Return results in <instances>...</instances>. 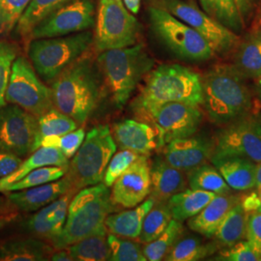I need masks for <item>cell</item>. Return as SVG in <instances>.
Here are the masks:
<instances>
[{
  "mask_svg": "<svg viewBox=\"0 0 261 261\" xmlns=\"http://www.w3.org/2000/svg\"><path fill=\"white\" fill-rule=\"evenodd\" d=\"M103 87L97 61L84 55L51 83L54 106L83 125L97 109Z\"/></svg>",
  "mask_w": 261,
  "mask_h": 261,
  "instance_id": "cell-1",
  "label": "cell"
},
{
  "mask_svg": "<svg viewBox=\"0 0 261 261\" xmlns=\"http://www.w3.org/2000/svg\"><path fill=\"white\" fill-rule=\"evenodd\" d=\"M172 102L202 106L201 76L185 66H159L145 76L144 84L134 99L132 108L140 119L145 120L155 109Z\"/></svg>",
  "mask_w": 261,
  "mask_h": 261,
  "instance_id": "cell-2",
  "label": "cell"
},
{
  "mask_svg": "<svg viewBox=\"0 0 261 261\" xmlns=\"http://www.w3.org/2000/svg\"><path fill=\"white\" fill-rule=\"evenodd\" d=\"M206 114L213 123L225 125L252 113L250 87L231 64H217L201 76Z\"/></svg>",
  "mask_w": 261,
  "mask_h": 261,
  "instance_id": "cell-3",
  "label": "cell"
},
{
  "mask_svg": "<svg viewBox=\"0 0 261 261\" xmlns=\"http://www.w3.org/2000/svg\"><path fill=\"white\" fill-rule=\"evenodd\" d=\"M97 65L103 77V85L111 94L112 103L118 109L130 100L143 79L154 67L143 44L101 51Z\"/></svg>",
  "mask_w": 261,
  "mask_h": 261,
  "instance_id": "cell-4",
  "label": "cell"
},
{
  "mask_svg": "<svg viewBox=\"0 0 261 261\" xmlns=\"http://www.w3.org/2000/svg\"><path fill=\"white\" fill-rule=\"evenodd\" d=\"M115 210L103 182L82 189L70 201L62 232L50 244L57 250L84 239L105 227L106 218Z\"/></svg>",
  "mask_w": 261,
  "mask_h": 261,
  "instance_id": "cell-5",
  "label": "cell"
},
{
  "mask_svg": "<svg viewBox=\"0 0 261 261\" xmlns=\"http://www.w3.org/2000/svg\"><path fill=\"white\" fill-rule=\"evenodd\" d=\"M93 41L90 30L60 37L32 39L28 43V57L41 80L51 84L66 68L87 54Z\"/></svg>",
  "mask_w": 261,
  "mask_h": 261,
  "instance_id": "cell-6",
  "label": "cell"
},
{
  "mask_svg": "<svg viewBox=\"0 0 261 261\" xmlns=\"http://www.w3.org/2000/svg\"><path fill=\"white\" fill-rule=\"evenodd\" d=\"M116 148L112 130L107 125H99L86 134L66 173L75 191L103 182Z\"/></svg>",
  "mask_w": 261,
  "mask_h": 261,
  "instance_id": "cell-7",
  "label": "cell"
},
{
  "mask_svg": "<svg viewBox=\"0 0 261 261\" xmlns=\"http://www.w3.org/2000/svg\"><path fill=\"white\" fill-rule=\"evenodd\" d=\"M151 29L159 41L173 55L188 61H207L214 51L200 34L163 8L148 9Z\"/></svg>",
  "mask_w": 261,
  "mask_h": 261,
  "instance_id": "cell-8",
  "label": "cell"
},
{
  "mask_svg": "<svg viewBox=\"0 0 261 261\" xmlns=\"http://www.w3.org/2000/svg\"><path fill=\"white\" fill-rule=\"evenodd\" d=\"M140 30L139 20L122 1L99 0L93 41L97 51L134 46Z\"/></svg>",
  "mask_w": 261,
  "mask_h": 261,
  "instance_id": "cell-9",
  "label": "cell"
},
{
  "mask_svg": "<svg viewBox=\"0 0 261 261\" xmlns=\"http://www.w3.org/2000/svg\"><path fill=\"white\" fill-rule=\"evenodd\" d=\"M153 6L168 11L204 38L215 55L224 56L234 51L240 38L205 12L187 0H152Z\"/></svg>",
  "mask_w": 261,
  "mask_h": 261,
  "instance_id": "cell-10",
  "label": "cell"
},
{
  "mask_svg": "<svg viewBox=\"0 0 261 261\" xmlns=\"http://www.w3.org/2000/svg\"><path fill=\"white\" fill-rule=\"evenodd\" d=\"M5 100L36 117L55 107L51 89L40 80L32 64L23 56L17 57L13 63Z\"/></svg>",
  "mask_w": 261,
  "mask_h": 261,
  "instance_id": "cell-11",
  "label": "cell"
},
{
  "mask_svg": "<svg viewBox=\"0 0 261 261\" xmlns=\"http://www.w3.org/2000/svg\"><path fill=\"white\" fill-rule=\"evenodd\" d=\"M219 130L212 157L236 156L261 162V118L250 113Z\"/></svg>",
  "mask_w": 261,
  "mask_h": 261,
  "instance_id": "cell-12",
  "label": "cell"
},
{
  "mask_svg": "<svg viewBox=\"0 0 261 261\" xmlns=\"http://www.w3.org/2000/svg\"><path fill=\"white\" fill-rule=\"evenodd\" d=\"M202 120L203 112L199 106L181 102L164 103L145 119L156 130L158 148L172 140L196 135Z\"/></svg>",
  "mask_w": 261,
  "mask_h": 261,
  "instance_id": "cell-13",
  "label": "cell"
},
{
  "mask_svg": "<svg viewBox=\"0 0 261 261\" xmlns=\"http://www.w3.org/2000/svg\"><path fill=\"white\" fill-rule=\"evenodd\" d=\"M96 12L95 0H72L39 21L28 40L60 37L89 30L95 27Z\"/></svg>",
  "mask_w": 261,
  "mask_h": 261,
  "instance_id": "cell-14",
  "label": "cell"
},
{
  "mask_svg": "<svg viewBox=\"0 0 261 261\" xmlns=\"http://www.w3.org/2000/svg\"><path fill=\"white\" fill-rule=\"evenodd\" d=\"M37 134L35 115L13 103L0 108V150L25 157L34 151Z\"/></svg>",
  "mask_w": 261,
  "mask_h": 261,
  "instance_id": "cell-15",
  "label": "cell"
},
{
  "mask_svg": "<svg viewBox=\"0 0 261 261\" xmlns=\"http://www.w3.org/2000/svg\"><path fill=\"white\" fill-rule=\"evenodd\" d=\"M113 204L133 208L143 202L150 195V163L148 156L142 155L126 169L112 185Z\"/></svg>",
  "mask_w": 261,
  "mask_h": 261,
  "instance_id": "cell-16",
  "label": "cell"
},
{
  "mask_svg": "<svg viewBox=\"0 0 261 261\" xmlns=\"http://www.w3.org/2000/svg\"><path fill=\"white\" fill-rule=\"evenodd\" d=\"M214 141L202 136H191L168 142L163 147V157L169 165L188 172L210 161Z\"/></svg>",
  "mask_w": 261,
  "mask_h": 261,
  "instance_id": "cell-17",
  "label": "cell"
},
{
  "mask_svg": "<svg viewBox=\"0 0 261 261\" xmlns=\"http://www.w3.org/2000/svg\"><path fill=\"white\" fill-rule=\"evenodd\" d=\"M71 191L75 192L70 178L65 174L58 180L40 186L8 192L6 196L8 203L19 211L36 212Z\"/></svg>",
  "mask_w": 261,
  "mask_h": 261,
  "instance_id": "cell-18",
  "label": "cell"
},
{
  "mask_svg": "<svg viewBox=\"0 0 261 261\" xmlns=\"http://www.w3.org/2000/svg\"><path fill=\"white\" fill-rule=\"evenodd\" d=\"M75 192L71 191L39 209L28 219L25 227L36 237L51 243L64 228L68 207Z\"/></svg>",
  "mask_w": 261,
  "mask_h": 261,
  "instance_id": "cell-19",
  "label": "cell"
},
{
  "mask_svg": "<svg viewBox=\"0 0 261 261\" xmlns=\"http://www.w3.org/2000/svg\"><path fill=\"white\" fill-rule=\"evenodd\" d=\"M112 137L122 149L149 156L158 148L157 134L151 125L144 121L126 119L113 125Z\"/></svg>",
  "mask_w": 261,
  "mask_h": 261,
  "instance_id": "cell-20",
  "label": "cell"
},
{
  "mask_svg": "<svg viewBox=\"0 0 261 261\" xmlns=\"http://www.w3.org/2000/svg\"><path fill=\"white\" fill-rule=\"evenodd\" d=\"M234 68L246 79L261 77V14L234 49Z\"/></svg>",
  "mask_w": 261,
  "mask_h": 261,
  "instance_id": "cell-21",
  "label": "cell"
},
{
  "mask_svg": "<svg viewBox=\"0 0 261 261\" xmlns=\"http://www.w3.org/2000/svg\"><path fill=\"white\" fill-rule=\"evenodd\" d=\"M150 182L149 196L159 202H167L188 185L185 172L169 165L163 156L155 157L150 164Z\"/></svg>",
  "mask_w": 261,
  "mask_h": 261,
  "instance_id": "cell-22",
  "label": "cell"
},
{
  "mask_svg": "<svg viewBox=\"0 0 261 261\" xmlns=\"http://www.w3.org/2000/svg\"><path fill=\"white\" fill-rule=\"evenodd\" d=\"M240 201V196L229 194L216 195L196 216L188 220V226L196 233L211 239L226 213Z\"/></svg>",
  "mask_w": 261,
  "mask_h": 261,
  "instance_id": "cell-23",
  "label": "cell"
},
{
  "mask_svg": "<svg viewBox=\"0 0 261 261\" xmlns=\"http://www.w3.org/2000/svg\"><path fill=\"white\" fill-rule=\"evenodd\" d=\"M210 161L231 190L245 192L254 188L256 164L252 160L224 156L212 157Z\"/></svg>",
  "mask_w": 261,
  "mask_h": 261,
  "instance_id": "cell-24",
  "label": "cell"
},
{
  "mask_svg": "<svg viewBox=\"0 0 261 261\" xmlns=\"http://www.w3.org/2000/svg\"><path fill=\"white\" fill-rule=\"evenodd\" d=\"M156 200L150 196L133 209L112 213L105 220V225L109 232L129 239L140 237L143 220Z\"/></svg>",
  "mask_w": 261,
  "mask_h": 261,
  "instance_id": "cell-25",
  "label": "cell"
},
{
  "mask_svg": "<svg viewBox=\"0 0 261 261\" xmlns=\"http://www.w3.org/2000/svg\"><path fill=\"white\" fill-rule=\"evenodd\" d=\"M55 248L40 238H15L0 245L1 261H46Z\"/></svg>",
  "mask_w": 261,
  "mask_h": 261,
  "instance_id": "cell-26",
  "label": "cell"
},
{
  "mask_svg": "<svg viewBox=\"0 0 261 261\" xmlns=\"http://www.w3.org/2000/svg\"><path fill=\"white\" fill-rule=\"evenodd\" d=\"M48 166L61 167L68 169L69 159L57 148L41 146L37 150L33 151L27 160L22 161L19 168L13 173L6 177L0 178V192L3 193L6 187L18 182L34 169Z\"/></svg>",
  "mask_w": 261,
  "mask_h": 261,
  "instance_id": "cell-27",
  "label": "cell"
},
{
  "mask_svg": "<svg viewBox=\"0 0 261 261\" xmlns=\"http://www.w3.org/2000/svg\"><path fill=\"white\" fill-rule=\"evenodd\" d=\"M217 194L201 190L185 189L171 196L167 203L172 219L184 222L198 214Z\"/></svg>",
  "mask_w": 261,
  "mask_h": 261,
  "instance_id": "cell-28",
  "label": "cell"
},
{
  "mask_svg": "<svg viewBox=\"0 0 261 261\" xmlns=\"http://www.w3.org/2000/svg\"><path fill=\"white\" fill-rule=\"evenodd\" d=\"M248 213L240 201L226 213L214 234L216 243L223 248L230 247L246 239Z\"/></svg>",
  "mask_w": 261,
  "mask_h": 261,
  "instance_id": "cell-29",
  "label": "cell"
},
{
  "mask_svg": "<svg viewBox=\"0 0 261 261\" xmlns=\"http://www.w3.org/2000/svg\"><path fill=\"white\" fill-rule=\"evenodd\" d=\"M107 233L108 229L105 226L66 248L74 261L110 260L111 252Z\"/></svg>",
  "mask_w": 261,
  "mask_h": 261,
  "instance_id": "cell-30",
  "label": "cell"
},
{
  "mask_svg": "<svg viewBox=\"0 0 261 261\" xmlns=\"http://www.w3.org/2000/svg\"><path fill=\"white\" fill-rule=\"evenodd\" d=\"M220 246L216 242L205 243L196 235H182L171 248L165 260L198 261L213 255Z\"/></svg>",
  "mask_w": 261,
  "mask_h": 261,
  "instance_id": "cell-31",
  "label": "cell"
},
{
  "mask_svg": "<svg viewBox=\"0 0 261 261\" xmlns=\"http://www.w3.org/2000/svg\"><path fill=\"white\" fill-rule=\"evenodd\" d=\"M187 173V182L191 189L211 192L217 195L231 192L217 168L207 163L191 169Z\"/></svg>",
  "mask_w": 261,
  "mask_h": 261,
  "instance_id": "cell-32",
  "label": "cell"
},
{
  "mask_svg": "<svg viewBox=\"0 0 261 261\" xmlns=\"http://www.w3.org/2000/svg\"><path fill=\"white\" fill-rule=\"evenodd\" d=\"M70 1L72 0H31L16 24L18 34L29 39L32 29L39 21Z\"/></svg>",
  "mask_w": 261,
  "mask_h": 261,
  "instance_id": "cell-33",
  "label": "cell"
},
{
  "mask_svg": "<svg viewBox=\"0 0 261 261\" xmlns=\"http://www.w3.org/2000/svg\"><path fill=\"white\" fill-rule=\"evenodd\" d=\"M38 134L34 151L40 147V141L47 136H62L77 129L79 124L56 107L37 117Z\"/></svg>",
  "mask_w": 261,
  "mask_h": 261,
  "instance_id": "cell-34",
  "label": "cell"
},
{
  "mask_svg": "<svg viewBox=\"0 0 261 261\" xmlns=\"http://www.w3.org/2000/svg\"><path fill=\"white\" fill-rule=\"evenodd\" d=\"M201 9L234 33H240L244 22L234 0H199Z\"/></svg>",
  "mask_w": 261,
  "mask_h": 261,
  "instance_id": "cell-35",
  "label": "cell"
},
{
  "mask_svg": "<svg viewBox=\"0 0 261 261\" xmlns=\"http://www.w3.org/2000/svg\"><path fill=\"white\" fill-rule=\"evenodd\" d=\"M185 232L182 222L172 219L167 228L152 242L147 243L142 251L146 260L159 261L165 259L171 248Z\"/></svg>",
  "mask_w": 261,
  "mask_h": 261,
  "instance_id": "cell-36",
  "label": "cell"
},
{
  "mask_svg": "<svg viewBox=\"0 0 261 261\" xmlns=\"http://www.w3.org/2000/svg\"><path fill=\"white\" fill-rule=\"evenodd\" d=\"M172 216L167 202L156 201L146 214L140 232V241L144 244L152 242L168 226Z\"/></svg>",
  "mask_w": 261,
  "mask_h": 261,
  "instance_id": "cell-37",
  "label": "cell"
},
{
  "mask_svg": "<svg viewBox=\"0 0 261 261\" xmlns=\"http://www.w3.org/2000/svg\"><path fill=\"white\" fill-rule=\"evenodd\" d=\"M67 168L54 166L36 168L33 171L29 172L24 177L21 178L18 182L6 187L3 193L21 191L56 181L63 177L67 173Z\"/></svg>",
  "mask_w": 261,
  "mask_h": 261,
  "instance_id": "cell-38",
  "label": "cell"
},
{
  "mask_svg": "<svg viewBox=\"0 0 261 261\" xmlns=\"http://www.w3.org/2000/svg\"><path fill=\"white\" fill-rule=\"evenodd\" d=\"M108 244L111 252L110 260L146 261L140 244L129 238L111 233L108 236Z\"/></svg>",
  "mask_w": 261,
  "mask_h": 261,
  "instance_id": "cell-39",
  "label": "cell"
},
{
  "mask_svg": "<svg viewBox=\"0 0 261 261\" xmlns=\"http://www.w3.org/2000/svg\"><path fill=\"white\" fill-rule=\"evenodd\" d=\"M84 128L75 129L62 136H47L40 141V147H53L60 150L68 159L73 158L85 139Z\"/></svg>",
  "mask_w": 261,
  "mask_h": 261,
  "instance_id": "cell-40",
  "label": "cell"
},
{
  "mask_svg": "<svg viewBox=\"0 0 261 261\" xmlns=\"http://www.w3.org/2000/svg\"><path fill=\"white\" fill-rule=\"evenodd\" d=\"M142 155L137 152L128 149H122L117 152L111 159L105 173L103 183L107 187H112L116 179L121 175L122 173L130 168V166Z\"/></svg>",
  "mask_w": 261,
  "mask_h": 261,
  "instance_id": "cell-41",
  "label": "cell"
},
{
  "mask_svg": "<svg viewBox=\"0 0 261 261\" xmlns=\"http://www.w3.org/2000/svg\"><path fill=\"white\" fill-rule=\"evenodd\" d=\"M17 55L18 49L14 45L0 41V108L6 105L5 94Z\"/></svg>",
  "mask_w": 261,
  "mask_h": 261,
  "instance_id": "cell-42",
  "label": "cell"
},
{
  "mask_svg": "<svg viewBox=\"0 0 261 261\" xmlns=\"http://www.w3.org/2000/svg\"><path fill=\"white\" fill-rule=\"evenodd\" d=\"M31 0H0V32L14 28Z\"/></svg>",
  "mask_w": 261,
  "mask_h": 261,
  "instance_id": "cell-43",
  "label": "cell"
},
{
  "mask_svg": "<svg viewBox=\"0 0 261 261\" xmlns=\"http://www.w3.org/2000/svg\"><path fill=\"white\" fill-rule=\"evenodd\" d=\"M216 260L224 261H260L261 257L252 249L250 243L246 239L237 242L230 247L221 250Z\"/></svg>",
  "mask_w": 261,
  "mask_h": 261,
  "instance_id": "cell-44",
  "label": "cell"
},
{
  "mask_svg": "<svg viewBox=\"0 0 261 261\" xmlns=\"http://www.w3.org/2000/svg\"><path fill=\"white\" fill-rule=\"evenodd\" d=\"M246 240L261 257V212L248 213Z\"/></svg>",
  "mask_w": 261,
  "mask_h": 261,
  "instance_id": "cell-45",
  "label": "cell"
},
{
  "mask_svg": "<svg viewBox=\"0 0 261 261\" xmlns=\"http://www.w3.org/2000/svg\"><path fill=\"white\" fill-rule=\"evenodd\" d=\"M22 160L8 151L0 150V178L6 177L19 168Z\"/></svg>",
  "mask_w": 261,
  "mask_h": 261,
  "instance_id": "cell-46",
  "label": "cell"
},
{
  "mask_svg": "<svg viewBox=\"0 0 261 261\" xmlns=\"http://www.w3.org/2000/svg\"><path fill=\"white\" fill-rule=\"evenodd\" d=\"M254 189L251 193L240 196V203L247 213L261 212V186Z\"/></svg>",
  "mask_w": 261,
  "mask_h": 261,
  "instance_id": "cell-47",
  "label": "cell"
},
{
  "mask_svg": "<svg viewBox=\"0 0 261 261\" xmlns=\"http://www.w3.org/2000/svg\"><path fill=\"white\" fill-rule=\"evenodd\" d=\"M244 24L250 19L257 0H234Z\"/></svg>",
  "mask_w": 261,
  "mask_h": 261,
  "instance_id": "cell-48",
  "label": "cell"
},
{
  "mask_svg": "<svg viewBox=\"0 0 261 261\" xmlns=\"http://www.w3.org/2000/svg\"><path fill=\"white\" fill-rule=\"evenodd\" d=\"M50 260L74 261V259L68 252L67 248H62V249H57V251H54L50 256Z\"/></svg>",
  "mask_w": 261,
  "mask_h": 261,
  "instance_id": "cell-49",
  "label": "cell"
},
{
  "mask_svg": "<svg viewBox=\"0 0 261 261\" xmlns=\"http://www.w3.org/2000/svg\"><path fill=\"white\" fill-rule=\"evenodd\" d=\"M122 1L125 7L134 15H137L140 12L141 0H122Z\"/></svg>",
  "mask_w": 261,
  "mask_h": 261,
  "instance_id": "cell-50",
  "label": "cell"
},
{
  "mask_svg": "<svg viewBox=\"0 0 261 261\" xmlns=\"http://www.w3.org/2000/svg\"><path fill=\"white\" fill-rule=\"evenodd\" d=\"M261 186V162L257 163L255 166V185L254 188Z\"/></svg>",
  "mask_w": 261,
  "mask_h": 261,
  "instance_id": "cell-51",
  "label": "cell"
},
{
  "mask_svg": "<svg viewBox=\"0 0 261 261\" xmlns=\"http://www.w3.org/2000/svg\"><path fill=\"white\" fill-rule=\"evenodd\" d=\"M8 201H6L2 196H0V212H3L7 207Z\"/></svg>",
  "mask_w": 261,
  "mask_h": 261,
  "instance_id": "cell-52",
  "label": "cell"
},
{
  "mask_svg": "<svg viewBox=\"0 0 261 261\" xmlns=\"http://www.w3.org/2000/svg\"><path fill=\"white\" fill-rule=\"evenodd\" d=\"M255 90H256V94H257V97L258 99L260 100L261 102V77L256 81V87H255Z\"/></svg>",
  "mask_w": 261,
  "mask_h": 261,
  "instance_id": "cell-53",
  "label": "cell"
},
{
  "mask_svg": "<svg viewBox=\"0 0 261 261\" xmlns=\"http://www.w3.org/2000/svg\"><path fill=\"white\" fill-rule=\"evenodd\" d=\"M7 223H8V221H7V220H5V219L0 220V229H1V228H3V227L6 225Z\"/></svg>",
  "mask_w": 261,
  "mask_h": 261,
  "instance_id": "cell-54",
  "label": "cell"
},
{
  "mask_svg": "<svg viewBox=\"0 0 261 261\" xmlns=\"http://www.w3.org/2000/svg\"><path fill=\"white\" fill-rule=\"evenodd\" d=\"M117 1H122V0H117ZM123 2V1H122Z\"/></svg>",
  "mask_w": 261,
  "mask_h": 261,
  "instance_id": "cell-55",
  "label": "cell"
}]
</instances>
